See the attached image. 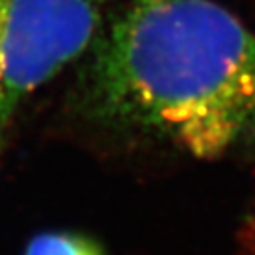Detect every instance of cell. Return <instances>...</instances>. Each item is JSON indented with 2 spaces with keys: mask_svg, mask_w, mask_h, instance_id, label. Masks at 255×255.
Instances as JSON below:
<instances>
[{
  "mask_svg": "<svg viewBox=\"0 0 255 255\" xmlns=\"http://www.w3.org/2000/svg\"><path fill=\"white\" fill-rule=\"evenodd\" d=\"M112 116L199 159L255 125V32L214 0H136L97 61Z\"/></svg>",
  "mask_w": 255,
  "mask_h": 255,
  "instance_id": "obj_1",
  "label": "cell"
},
{
  "mask_svg": "<svg viewBox=\"0 0 255 255\" xmlns=\"http://www.w3.org/2000/svg\"><path fill=\"white\" fill-rule=\"evenodd\" d=\"M99 0H0V136L21 99L83 53Z\"/></svg>",
  "mask_w": 255,
  "mask_h": 255,
  "instance_id": "obj_2",
  "label": "cell"
},
{
  "mask_svg": "<svg viewBox=\"0 0 255 255\" xmlns=\"http://www.w3.org/2000/svg\"><path fill=\"white\" fill-rule=\"evenodd\" d=\"M25 255H104L91 238L74 233H46L36 237Z\"/></svg>",
  "mask_w": 255,
  "mask_h": 255,
  "instance_id": "obj_3",
  "label": "cell"
},
{
  "mask_svg": "<svg viewBox=\"0 0 255 255\" xmlns=\"http://www.w3.org/2000/svg\"><path fill=\"white\" fill-rule=\"evenodd\" d=\"M248 255H255V223L250 231V240H248Z\"/></svg>",
  "mask_w": 255,
  "mask_h": 255,
  "instance_id": "obj_4",
  "label": "cell"
}]
</instances>
